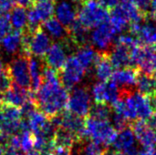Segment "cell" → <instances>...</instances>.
I'll return each mask as SVG.
<instances>
[{"label":"cell","instance_id":"obj_18","mask_svg":"<svg viewBox=\"0 0 156 155\" xmlns=\"http://www.w3.org/2000/svg\"><path fill=\"white\" fill-rule=\"evenodd\" d=\"M89 28L84 26L78 19H76L68 28L69 40L78 48L87 45L90 40Z\"/></svg>","mask_w":156,"mask_h":155},{"label":"cell","instance_id":"obj_30","mask_svg":"<svg viewBox=\"0 0 156 155\" xmlns=\"http://www.w3.org/2000/svg\"><path fill=\"white\" fill-rule=\"evenodd\" d=\"M105 151L99 143L89 142L82 144L78 155H104Z\"/></svg>","mask_w":156,"mask_h":155},{"label":"cell","instance_id":"obj_25","mask_svg":"<svg viewBox=\"0 0 156 155\" xmlns=\"http://www.w3.org/2000/svg\"><path fill=\"white\" fill-rule=\"evenodd\" d=\"M10 22H11L12 28L21 31L24 30L27 27V24L26 8L19 5H15L11 10Z\"/></svg>","mask_w":156,"mask_h":155},{"label":"cell","instance_id":"obj_22","mask_svg":"<svg viewBox=\"0 0 156 155\" xmlns=\"http://www.w3.org/2000/svg\"><path fill=\"white\" fill-rule=\"evenodd\" d=\"M22 31L13 29L6 34L1 40L4 50L7 54H17L21 48Z\"/></svg>","mask_w":156,"mask_h":155},{"label":"cell","instance_id":"obj_14","mask_svg":"<svg viewBox=\"0 0 156 155\" xmlns=\"http://www.w3.org/2000/svg\"><path fill=\"white\" fill-rule=\"evenodd\" d=\"M132 48H133L127 47L125 45L116 43L112 51L110 53L108 51L111 62L114 68L122 69L125 67H133L131 56Z\"/></svg>","mask_w":156,"mask_h":155},{"label":"cell","instance_id":"obj_4","mask_svg":"<svg viewBox=\"0 0 156 155\" xmlns=\"http://www.w3.org/2000/svg\"><path fill=\"white\" fill-rule=\"evenodd\" d=\"M29 57L30 56L19 51L7 65L12 80L15 84L26 90H30L31 88Z\"/></svg>","mask_w":156,"mask_h":155},{"label":"cell","instance_id":"obj_31","mask_svg":"<svg viewBox=\"0 0 156 155\" xmlns=\"http://www.w3.org/2000/svg\"><path fill=\"white\" fill-rule=\"evenodd\" d=\"M20 148L23 153H27L34 149V136L30 131L21 132L19 134Z\"/></svg>","mask_w":156,"mask_h":155},{"label":"cell","instance_id":"obj_5","mask_svg":"<svg viewBox=\"0 0 156 155\" xmlns=\"http://www.w3.org/2000/svg\"><path fill=\"white\" fill-rule=\"evenodd\" d=\"M86 71L76 56L71 55L68 57L58 75L62 86L68 91H70L83 79Z\"/></svg>","mask_w":156,"mask_h":155},{"label":"cell","instance_id":"obj_24","mask_svg":"<svg viewBox=\"0 0 156 155\" xmlns=\"http://www.w3.org/2000/svg\"><path fill=\"white\" fill-rule=\"evenodd\" d=\"M136 86L140 93L152 97L156 94V77L140 72L137 78Z\"/></svg>","mask_w":156,"mask_h":155},{"label":"cell","instance_id":"obj_37","mask_svg":"<svg viewBox=\"0 0 156 155\" xmlns=\"http://www.w3.org/2000/svg\"><path fill=\"white\" fill-rule=\"evenodd\" d=\"M14 5L11 0H0V15L9 13Z\"/></svg>","mask_w":156,"mask_h":155},{"label":"cell","instance_id":"obj_39","mask_svg":"<svg viewBox=\"0 0 156 155\" xmlns=\"http://www.w3.org/2000/svg\"><path fill=\"white\" fill-rule=\"evenodd\" d=\"M98 2H100L104 7H106L110 11L115 6H117L120 4L121 0H99Z\"/></svg>","mask_w":156,"mask_h":155},{"label":"cell","instance_id":"obj_21","mask_svg":"<svg viewBox=\"0 0 156 155\" xmlns=\"http://www.w3.org/2000/svg\"><path fill=\"white\" fill-rule=\"evenodd\" d=\"M135 140L136 137L131 129V127H125L124 129L119 131V133H117V136L112 143L115 151L119 152H124L127 149L131 148L132 146L135 145Z\"/></svg>","mask_w":156,"mask_h":155},{"label":"cell","instance_id":"obj_38","mask_svg":"<svg viewBox=\"0 0 156 155\" xmlns=\"http://www.w3.org/2000/svg\"><path fill=\"white\" fill-rule=\"evenodd\" d=\"M52 155H71V149L63 146H55Z\"/></svg>","mask_w":156,"mask_h":155},{"label":"cell","instance_id":"obj_3","mask_svg":"<svg viewBox=\"0 0 156 155\" xmlns=\"http://www.w3.org/2000/svg\"><path fill=\"white\" fill-rule=\"evenodd\" d=\"M77 19L87 28H95L109 21L110 11L97 0H84L80 5Z\"/></svg>","mask_w":156,"mask_h":155},{"label":"cell","instance_id":"obj_43","mask_svg":"<svg viewBox=\"0 0 156 155\" xmlns=\"http://www.w3.org/2000/svg\"><path fill=\"white\" fill-rule=\"evenodd\" d=\"M5 68V66L4 65V63H3V62H2V60L0 59V76H1V74L3 73V71H4Z\"/></svg>","mask_w":156,"mask_h":155},{"label":"cell","instance_id":"obj_15","mask_svg":"<svg viewBox=\"0 0 156 155\" xmlns=\"http://www.w3.org/2000/svg\"><path fill=\"white\" fill-rule=\"evenodd\" d=\"M140 70L136 67H125L118 69L113 71L112 75V81L117 86L121 87H133L136 86V81Z\"/></svg>","mask_w":156,"mask_h":155},{"label":"cell","instance_id":"obj_12","mask_svg":"<svg viewBox=\"0 0 156 155\" xmlns=\"http://www.w3.org/2000/svg\"><path fill=\"white\" fill-rule=\"evenodd\" d=\"M34 98L35 93H33L30 90L23 89L13 83L5 92L0 94V100L2 103L16 107H21L27 100Z\"/></svg>","mask_w":156,"mask_h":155},{"label":"cell","instance_id":"obj_23","mask_svg":"<svg viewBox=\"0 0 156 155\" xmlns=\"http://www.w3.org/2000/svg\"><path fill=\"white\" fill-rule=\"evenodd\" d=\"M98 57L99 53H97V51H95L92 47L88 45L79 47L76 54V58L86 70L95 65Z\"/></svg>","mask_w":156,"mask_h":155},{"label":"cell","instance_id":"obj_47","mask_svg":"<svg viewBox=\"0 0 156 155\" xmlns=\"http://www.w3.org/2000/svg\"><path fill=\"white\" fill-rule=\"evenodd\" d=\"M80 2H83V1H84V0H80Z\"/></svg>","mask_w":156,"mask_h":155},{"label":"cell","instance_id":"obj_36","mask_svg":"<svg viewBox=\"0 0 156 155\" xmlns=\"http://www.w3.org/2000/svg\"><path fill=\"white\" fill-rule=\"evenodd\" d=\"M112 126L116 129V131H121L122 129H124L125 127H127V120L125 118H123L122 115H119L115 112H113L112 114Z\"/></svg>","mask_w":156,"mask_h":155},{"label":"cell","instance_id":"obj_11","mask_svg":"<svg viewBox=\"0 0 156 155\" xmlns=\"http://www.w3.org/2000/svg\"><path fill=\"white\" fill-rule=\"evenodd\" d=\"M131 129L144 148L156 147V131L148 124L146 121H134L131 124Z\"/></svg>","mask_w":156,"mask_h":155},{"label":"cell","instance_id":"obj_41","mask_svg":"<svg viewBox=\"0 0 156 155\" xmlns=\"http://www.w3.org/2000/svg\"><path fill=\"white\" fill-rule=\"evenodd\" d=\"M150 17L156 20V0H151Z\"/></svg>","mask_w":156,"mask_h":155},{"label":"cell","instance_id":"obj_35","mask_svg":"<svg viewBox=\"0 0 156 155\" xmlns=\"http://www.w3.org/2000/svg\"><path fill=\"white\" fill-rule=\"evenodd\" d=\"M12 78L10 76L7 66H5L3 73L0 76V94L5 92L12 85Z\"/></svg>","mask_w":156,"mask_h":155},{"label":"cell","instance_id":"obj_42","mask_svg":"<svg viewBox=\"0 0 156 155\" xmlns=\"http://www.w3.org/2000/svg\"><path fill=\"white\" fill-rule=\"evenodd\" d=\"M104 155H125L122 152L119 151H111V152H105Z\"/></svg>","mask_w":156,"mask_h":155},{"label":"cell","instance_id":"obj_26","mask_svg":"<svg viewBox=\"0 0 156 155\" xmlns=\"http://www.w3.org/2000/svg\"><path fill=\"white\" fill-rule=\"evenodd\" d=\"M53 142L55 143V146H63L70 149H72L76 143H79L76 136L61 128H58L56 131Z\"/></svg>","mask_w":156,"mask_h":155},{"label":"cell","instance_id":"obj_46","mask_svg":"<svg viewBox=\"0 0 156 155\" xmlns=\"http://www.w3.org/2000/svg\"><path fill=\"white\" fill-rule=\"evenodd\" d=\"M4 153H5V147L0 145V155H4Z\"/></svg>","mask_w":156,"mask_h":155},{"label":"cell","instance_id":"obj_9","mask_svg":"<svg viewBox=\"0 0 156 155\" xmlns=\"http://www.w3.org/2000/svg\"><path fill=\"white\" fill-rule=\"evenodd\" d=\"M58 128H61L72 133L78 139L79 143L85 139L84 121L81 117L72 114L68 110L58 114Z\"/></svg>","mask_w":156,"mask_h":155},{"label":"cell","instance_id":"obj_33","mask_svg":"<svg viewBox=\"0 0 156 155\" xmlns=\"http://www.w3.org/2000/svg\"><path fill=\"white\" fill-rule=\"evenodd\" d=\"M12 30L9 13L0 15V40Z\"/></svg>","mask_w":156,"mask_h":155},{"label":"cell","instance_id":"obj_16","mask_svg":"<svg viewBox=\"0 0 156 155\" xmlns=\"http://www.w3.org/2000/svg\"><path fill=\"white\" fill-rule=\"evenodd\" d=\"M95 76L100 81H108L113 73V65L111 62L108 51L99 54L97 61L94 65Z\"/></svg>","mask_w":156,"mask_h":155},{"label":"cell","instance_id":"obj_44","mask_svg":"<svg viewBox=\"0 0 156 155\" xmlns=\"http://www.w3.org/2000/svg\"><path fill=\"white\" fill-rule=\"evenodd\" d=\"M40 155H52V152H49V151H40Z\"/></svg>","mask_w":156,"mask_h":155},{"label":"cell","instance_id":"obj_19","mask_svg":"<svg viewBox=\"0 0 156 155\" xmlns=\"http://www.w3.org/2000/svg\"><path fill=\"white\" fill-rule=\"evenodd\" d=\"M133 97L135 103L137 118L139 120L148 121L154 114V111L151 104L150 98L140 92L133 93Z\"/></svg>","mask_w":156,"mask_h":155},{"label":"cell","instance_id":"obj_6","mask_svg":"<svg viewBox=\"0 0 156 155\" xmlns=\"http://www.w3.org/2000/svg\"><path fill=\"white\" fill-rule=\"evenodd\" d=\"M67 109L72 114L85 118L91 108V99L89 90L84 87H76L70 90Z\"/></svg>","mask_w":156,"mask_h":155},{"label":"cell","instance_id":"obj_48","mask_svg":"<svg viewBox=\"0 0 156 155\" xmlns=\"http://www.w3.org/2000/svg\"><path fill=\"white\" fill-rule=\"evenodd\" d=\"M0 104H1V100H0Z\"/></svg>","mask_w":156,"mask_h":155},{"label":"cell","instance_id":"obj_45","mask_svg":"<svg viewBox=\"0 0 156 155\" xmlns=\"http://www.w3.org/2000/svg\"><path fill=\"white\" fill-rule=\"evenodd\" d=\"M36 2H54V3H56L57 0H36Z\"/></svg>","mask_w":156,"mask_h":155},{"label":"cell","instance_id":"obj_13","mask_svg":"<svg viewBox=\"0 0 156 155\" xmlns=\"http://www.w3.org/2000/svg\"><path fill=\"white\" fill-rule=\"evenodd\" d=\"M52 42L47 32L44 31L42 26L37 27L32 34L29 43V53L31 56L43 58Z\"/></svg>","mask_w":156,"mask_h":155},{"label":"cell","instance_id":"obj_40","mask_svg":"<svg viewBox=\"0 0 156 155\" xmlns=\"http://www.w3.org/2000/svg\"><path fill=\"white\" fill-rule=\"evenodd\" d=\"M35 3H36V0H16V5L24 6L25 8H29V7L34 6Z\"/></svg>","mask_w":156,"mask_h":155},{"label":"cell","instance_id":"obj_2","mask_svg":"<svg viewBox=\"0 0 156 155\" xmlns=\"http://www.w3.org/2000/svg\"><path fill=\"white\" fill-rule=\"evenodd\" d=\"M84 128L85 138H89L93 143L106 146L112 145L118 133L109 121L97 120L90 116L85 117Z\"/></svg>","mask_w":156,"mask_h":155},{"label":"cell","instance_id":"obj_8","mask_svg":"<svg viewBox=\"0 0 156 155\" xmlns=\"http://www.w3.org/2000/svg\"><path fill=\"white\" fill-rule=\"evenodd\" d=\"M67 48H69V40L51 44L46 55L42 58L46 66L59 72L68 58Z\"/></svg>","mask_w":156,"mask_h":155},{"label":"cell","instance_id":"obj_27","mask_svg":"<svg viewBox=\"0 0 156 155\" xmlns=\"http://www.w3.org/2000/svg\"><path fill=\"white\" fill-rule=\"evenodd\" d=\"M54 2H36L34 5L35 9L37 10L41 22H45L48 18L52 17L55 13Z\"/></svg>","mask_w":156,"mask_h":155},{"label":"cell","instance_id":"obj_34","mask_svg":"<svg viewBox=\"0 0 156 155\" xmlns=\"http://www.w3.org/2000/svg\"><path fill=\"white\" fill-rule=\"evenodd\" d=\"M132 1L139 11L144 16V20L150 18V8H151V0H130Z\"/></svg>","mask_w":156,"mask_h":155},{"label":"cell","instance_id":"obj_28","mask_svg":"<svg viewBox=\"0 0 156 155\" xmlns=\"http://www.w3.org/2000/svg\"><path fill=\"white\" fill-rule=\"evenodd\" d=\"M111 115H112V111H111L110 105L102 104V103H95L93 106H91L88 116L97 120L109 121Z\"/></svg>","mask_w":156,"mask_h":155},{"label":"cell","instance_id":"obj_17","mask_svg":"<svg viewBox=\"0 0 156 155\" xmlns=\"http://www.w3.org/2000/svg\"><path fill=\"white\" fill-rule=\"evenodd\" d=\"M44 60L42 58H37L35 56L29 57V74L31 80L30 90L36 93L42 83V73L44 69Z\"/></svg>","mask_w":156,"mask_h":155},{"label":"cell","instance_id":"obj_29","mask_svg":"<svg viewBox=\"0 0 156 155\" xmlns=\"http://www.w3.org/2000/svg\"><path fill=\"white\" fill-rule=\"evenodd\" d=\"M118 86L113 81H105V103L108 105L114 104L120 99Z\"/></svg>","mask_w":156,"mask_h":155},{"label":"cell","instance_id":"obj_32","mask_svg":"<svg viewBox=\"0 0 156 155\" xmlns=\"http://www.w3.org/2000/svg\"><path fill=\"white\" fill-rule=\"evenodd\" d=\"M92 98L95 103H105V81L99 82L92 87L91 90Z\"/></svg>","mask_w":156,"mask_h":155},{"label":"cell","instance_id":"obj_10","mask_svg":"<svg viewBox=\"0 0 156 155\" xmlns=\"http://www.w3.org/2000/svg\"><path fill=\"white\" fill-rule=\"evenodd\" d=\"M80 0H62L55 8L56 18L68 29L77 19Z\"/></svg>","mask_w":156,"mask_h":155},{"label":"cell","instance_id":"obj_1","mask_svg":"<svg viewBox=\"0 0 156 155\" xmlns=\"http://www.w3.org/2000/svg\"><path fill=\"white\" fill-rule=\"evenodd\" d=\"M37 109L47 117L52 118L67 108L69 91L62 86L58 72L45 66L42 83L35 93Z\"/></svg>","mask_w":156,"mask_h":155},{"label":"cell","instance_id":"obj_7","mask_svg":"<svg viewBox=\"0 0 156 155\" xmlns=\"http://www.w3.org/2000/svg\"><path fill=\"white\" fill-rule=\"evenodd\" d=\"M116 35V31L108 21L95 27L93 32L90 35V40L95 48L105 52L110 48Z\"/></svg>","mask_w":156,"mask_h":155},{"label":"cell","instance_id":"obj_20","mask_svg":"<svg viewBox=\"0 0 156 155\" xmlns=\"http://www.w3.org/2000/svg\"><path fill=\"white\" fill-rule=\"evenodd\" d=\"M43 23L45 29L52 38L60 40L61 42L69 40L68 29L56 17L52 16Z\"/></svg>","mask_w":156,"mask_h":155}]
</instances>
